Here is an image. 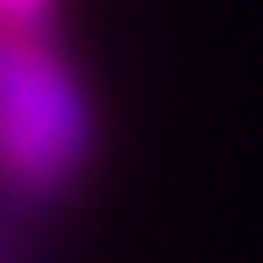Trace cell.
<instances>
[{
    "label": "cell",
    "instance_id": "obj_2",
    "mask_svg": "<svg viewBox=\"0 0 263 263\" xmlns=\"http://www.w3.org/2000/svg\"><path fill=\"white\" fill-rule=\"evenodd\" d=\"M56 0H0V17H51Z\"/></svg>",
    "mask_w": 263,
    "mask_h": 263
},
{
    "label": "cell",
    "instance_id": "obj_3",
    "mask_svg": "<svg viewBox=\"0 0 263 263\" xmlns=\"http://www.w3.org/2000/svg\"><path fill=\"white\" fill-rule=\"evenodd\" d=\"M0 263H11V258H6V241H0Z\"/></svg>",
    "mask_w": 263,
    "mask_h": 263
},
{
    "label": "cell",
    "instance_id": "obj_1",
    "mask_svg": "<svg viewBox=\"0 0 263 263\" xmlns=\"http://www.w3.org/2000/svg\"><path fill=\"white\" fill-rule=\"evenodd\" d=\"M96 152V112L51 17H0V191L51 208Z\"/></svg>",
    "mask_w": 263,
    "mask_h": 263
}]
</instances>
